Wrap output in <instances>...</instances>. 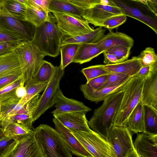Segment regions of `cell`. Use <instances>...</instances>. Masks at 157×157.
Listing matches in <instances>:
<instances>
[{
    "instance_id": "1",
    "label": "cell",
    "mask_w": 157,
    "mask_h": 157,
    "mask_svg": "<svg viewBox=\"0 0 157 157\" xmlns=\"http://www.w3.org/2000/svg\"><path fill=\"white\" fill-rule=\"evenodd\" d=\"M123 95L122 89L108 95L103 100L102 104L95 109L92 116L88 121L90 128L107 140Z\"/></svg>"
},
{
    "instance_id": "2",
    "label": "cell",
    "mask_w": 157,
    "mask_h": 157,
    "mask_svg": "<svg viewBox=\"0 0 157 157\" xmlns=\"http://www.w3.org/2000/svg\"><path fill=\"white\" fill-rule=\"evenodd\" d=\"M37 142L44 157H72V154L60 134L46 124L34 129Z\"/></svg>"
},
{
    "instance_id": "3",
    "label": "cell",
    "mask_w": 157,
    "mask_h": 157,
    "mask_svg": "<svg viewBox=\"0 0 157 157\" xmlns=\"http://www.w3.org/2000/svg\"><path fill=\"white\" fill-rule=\"evenodd\" d=\"M145 77L135 75L132 76L125 84L122 88L123 96L115 115L113 126H127L128 117L141 100Z\"/></svg>"
},
{
    "instance_id": "4",
    "label": "cell",
    "mask_w": 157,
    "mask_h": 157,
    "mask_svg": "<svg viewBox=\"0 0 157 157\" xmlns=\"http://www.w3.org/2000/svg\"><path fill=\"white\" fill-rule=\"evenodd\" d=\"M63 35L51 19L35 27L31 42L45 56L55 57L60 52Z\"/></svg>"
},
{
    "instance_id": "5",
    "label": "cell",
    "mask_w": 157,
    "mask_h": 157,
    "mask_svg": "<svg viewBox=\"0 0 157 157\" xmlns=\"http://www.w3.org/2000/svg\"><path fill=\"white\" fill-rule=\"evenodd\" d=\"M14 50L18 56L25 83L33 77L45 56L31 41H21Z\"/></svg>"
},
{
    "instance_id": "6",
    "label": "cell",
    "mask_w": 157,
    "mask_h": 157,
    "mask_svg": "<svg viewBox=\"0 0 157 157\" xmlns=\"http://www.w3.org/2000/svg\"><path fill=\"white\" fill-rule=\"evenodd\" d=\"M119 8L125 15L138 20L150 27L157 34V13L139 0H108Z\"/></svg>"
},
{
    "instance_id": "7",
    "label": "cell",
    "mask_w": 157,
    "mask_h": 157,
    "mask_svg": "<svg viewBox=\"0 0 157 157\" xmlns=\"http://www.w3.org/2000/svg\"><path fill=\"white\" fill-rule=\"evenodd\" d=\"M68 129L92 157H116L111 144L92 130L86 132Z\"/></svg>"
},
{
    "instance_id": "8",
    "label": "cell",
    "mask_w": 157,
    "mask_h": 157,
    "mask_svg": "<svg viewBox=\"0 0 157 157\" xmlns=\"http://www.w3.org/2000/svg\"><path fill=\"white\" fill-rule=\"evenodd\" d=\"M0 157H44L33 131L17 136L15 140L4 151Z\"/></svg>"
},
{
    "instance_id": "9",
    "label": "cell",
    "mask_w": 157,
    "mask_h": 157,
    "mask_svg": "<svg viewBox=\"0 0 157 157\" xmlns=\"http://www.w3.org/2000/svg\"><path fill=\"white\" fill-rule=\"evenodd\" d=\"M107 141L113 146L116 157H139L134 146L131 132L127 126H113Z\"/></svg>"
},
{
    "instance_id": "10",
    "label": "cell",
    "mask_w": 157,
    "mask_h": 157,
    "mask_svg": "<svg viewBox=\"0 0 157 157\" xmlns=\"http://www.w3.org/2000/svg\"><path fill=\"white\" fill-rule=\"evenodd\" d=\"M52 13L56 20L57 27L63 36L73 37L94 30L88 21L83 18L68 13Z\"/></svg>"
},
{
    "instance_id": "11",
    "label": "cell",
    "mask_w": 157,
    "mask_h": 157,
    "mask_svg": "<svg viewBox=\"0 0 157 157\" xmlns=\"http://www.w3.org/2000/svg\"><path fill=\"white\" fill-rule=\"evenodd\" d=\"M64 70L59 66L56 68L46 88L40 96L36 107L33 113L34 121L38 119L45 111L54 105L53 99L55 93L59 87V83L64 74Z\"/></svg>"
},
{
    "instance_id": "12",
    "label": "cell",
    "mask_w": 157,
    "mask_h": 157,
    "mask_svg": "<svg viewBox=\"0 0 157 157\" xmlns=\"http://www.w3.org/2000/svg\"><path fill=\"white\" fill-rule=\"evenodd\" d=\"M40 97L38 94L26 102L13 115L7 116L0 121L1 127L4 128L8 124L16 122L23 125L28 128L34 130L33 126L34 122L33 117Z\"/></svg>"
},
{
    "instance_id": "13",
    "label": "cell",
    "mask_w": 157,
    "mask_h": 157,
    "mask_svg": "<svg viewBox=\"0 0 157 157\" xmlns=\"http://www.w3.org/2000/svg\"><path fill=\"white\" fill-rule=\"evenodd\" d=\"M27 22L11 15L3 4L0 6V26L17 33L21 36L26 41H31L35 27L28 25Z\"/></svg>"
},
{
    "instance_id": "14",
    "label": "cell",
    "mask_w": 157,
    "mask_h": 157,
    "mask_svg": "<svg viewBox=\"0 0 157 157\" xmlns=\"http://www.w3.org/2000/svg\"><path fill=\"white\" fill-rule=\"evenodd\" d=\"M120 14L124 15L119 8L100 2L94 7L85 10L82 17L94 26L100 27L107 18Z\"/></svg>"
},
{
    "instance_id": "15",
    "label": "cell",
    "mask_w": 157,
    "mask_h": 157,
    "mask_svg": "<svg viewBox=\"0 0 157 157\" xmlns=\"http://www.w3.org/2000/svg\"><path fill=\"white\" fill-rule=\"evenodd\" d=\"M53 102L55 109L51 113L53 114L81 111L88 112L91 110L83 102L66 97L59 87L55 93Z\"/></svg>"
},
{
    "instance_id": "16",
    "label": "cell",
    "mask_w": 157,
    "mask_h": 157,
    "mask_svg": "<svg viewBox=\"0 0 157 157\" xmlns=\"http://www.w3.org/2000/svg\"><path fill=\"white\" fill-rule=\"evenodd\" d=\"M133 144L139 157H157V134H137Z\"/></svg>"
},
{
    "instance_id": "17",
    "label": "cell",
    "mask_w": 157,
    "mask_h": 157,
    "mask_svg": "<svg viewBox=\"0 0 157 157\" xmlns=\"http://www.w3.org/2000/svg\"><path fill=\"white\" fill-rule=\"evenodd\" d=\"M85 111L53 114L57 119L67 128L86 132H90L91 129L88 124Z\"/></svg>"
},
{
    "instance_id": "18",
    "label": "cell",
    "mask_w": 157,
    "mask_h": 157,
    "mask_svg": "<svg viewBox=\"0 0 157 157\" xmlns=\"http://www.w3.org/2000/svg\"><path fill=\"white\" fill-rule=\"evenodd\" d=\"M52 121L55 129L62 136L72 154L78 157H92L67 128L55 117Z\"/></svg>"
},
{
    "instance_id": "19",
    "label": "cell",
    "mask_w": 157,
    "mask_h": 157,
    "mask_svg": "<svg viewBox=\"0 0 157 157\" xmlns=\"http://www.w3.org/2000/svg\"><path fill=\"white\" fill-rule=\"evenodd\" d=\"M141 101L144 105L157 109V68L145 78Z\"/></svg>"
},
{
    "instance_id": "20",
    "label": "cell",
    "mask_w": 157,
    "mask_h": 157,
    "mask_svg": "<svg viewBox=\"0 0 157 157\" xmlns=\"http://www.w3.org/2000/svg\"><path fill=\"white\" fill-rule=\"evenodd\" d=\"M96 65L109 72L120 73L130 76L136 75L142 67L139 56L115 64Z\"/></svg>"
},
{
    "instance_id": "21",
    "label": "cell",
    "mask_w": 157,
    "mask_h": 157,
    "mask_svg": "<svg viewBox=\"0 0 157 157\" xmlns=\"http://www.w3.org/2000/svg\"><path fill=\"white\" fill-rule=\"evenodd\" d=\"M96 43L105 51L111 47L119 45L131 48L134 41L132 38L124 33L110 31Z\"/></svg>"
},
{
    "instance_id": "22",
    "label": "cell",
    "mask_w": 157,
    "mask_h": 157,
    "mask_svg": "<svg viewBox=\"0 0 157 157\" xmlns=\"http://www.w3.org/2000/svg\"><path fill=\"white\" fill-rule=\"evenodd\" d=\"M127 81L117 86L98 90L93 89L86 83L81 85L79 88L85 99L92 102H98L103 100L109 95L122 90Z\"/></svg>"
},
{
    "instance_id": "23",
    "label": "cell",
    "mask_w": 157,
    "mask_h": 157,
    "mask_svg": "<svg viewBox=\"0 0 157 157\" xmlns=\"http://www.w3.org/2000/svg\"><path fill=\"white\" fill-rule=\"evenodd\" d=\"M104 52L96 42L80 44L72 63L82 64L89 62Z\"/></svg>"
},
{
    "instance_id": "24",
    "label": "cell",
    "mask_w": 157,
    "mask_h": 157,
    "mask_svg": "<svg viewBox=\"0 0 157 157\" xmlns=\"http://www.w3.org/2000/svg\"><path fill=\"white\" fill-rule=\"evenodd\" d=\"M127 126L134 133L145 132L144 105L141 100L128 117Z\"/></svg>"
},
{
    "instance_id": "25",
    "label": "cell",
    "mask_w": 157,
    "mask_h": 157,
    "mask_svg": "<svg viewBox=\"0 0 157 157\" xmlns=\"http://www.w3.org/2000/svg\"><path fill=\"white\" fill-rule=\"evenodd\" d=\"M15 73H21L18 58L15 51L14 50L0 56V77Z\"/></svg>"
},
{
    "instance_id": "26",
    "label": "cell",
    "mask_w": 157,
    "mask_h": 157,
    "mask_svg": "<svg viewBox=\"0 0 157 157\" xmlns=\"http://www.w3.org/2000/svg\"><path fill=\"white\" fill-rule=\"evenodd\" d=\"M105 29L99 27L92 31L73 37H68L63 40L61 45L69 43L88 44L95 42L104 36Z\"/></svg>"
},
{
    "instance_id": "27",
    "label": "cell",
    "mask_w": 157,
    "mask_h": 157,
    "mask_svg": "<svg viewBox=\"0 0 157 157\" xmlns=\"http://www.w3.org/2000/svg\"><path fill=\"white\" fill-rule=\"evenodd\" d=\"M48 10L49 12L68 13L82 18L85 10L64 0H52Z\"/></svg>"
},
{
    "instance_id": "28",
    "label": "cell",
    "mask_w": 157,
    "mask_h": 157,
    "mask_svg": "<svg viewBox=\"0 0 157 157\" xmlns=\"http://www.w3.org/2000/svg\"><path fill=\"white\" fill-rule=\"evenodd\" d=\"M26 21L35 27L39 26L45 22L49 21L51 17L42 10L27 4L25 14Z\"/></svg>"
},
{
    "instance_id": "29",
    "label": "cell",
    "mask_w": 157,
    "mask_h": 157,
    "mask_svg": "<svg viewBox=\"0 0 157 157\" xmlns=\"http://www.w3.org/2000/svg\"><path fill=\"white\" fill-rule=\"evenodd\" d=\"M80 44L69 43L61 45L60 52L61 62L59 67L62 70L72 63V60L79 47Z\"/></svg>"
},
{
    "instance_id": "30",
    "label": "cell",
    "mask_w": 157,
    "mask_h": 157,
    "mask_svg": "<svg viewBox=\"0 0 157 157\" xmlns=\"http://www.w3.org/2000/svg\"><path fill=\"white\" fill-rule=\"evenodd\" d=\"M56 66L43 59L37 71L33 76L36 80L41 82H48L52 76Z\"/></svg>"
},
{
    "instance_id": "31",
    "label": "cell",
    "mask_w": 157,
    "mask_h": 157,
    "mask_svg": "<svg viewBox=\"0 0 157 157\" xmlns=\"http://www.w3.org/2000/svg\"><path fill=\"white\" fill-rule=\"evenodd\" d=\"M144 105L145 132L150 134H157V109Z\"/></svg>"
},
{
    "instance_id": "32",
    "label": "cell",
    "mask_w": 157,
    "mask_h": 157,
    "mask_svg": "<svg viewBox=\"0 0 157 157\" xmlns=\"http://www.w3.org/2000/svg\"><path fill=\"white\" fill-rule=\"evenodd\" d=\"M2 4L11 15L20 20L26 21L25 14L27 6L15 0H4Z\"/></svg>"
},
{
    "instance_id": "33",
    "label": "cell",
    "mask_w": 157,
    "mask_h": 157,
    "mask_svg": "<svg viewBox=\"0 0 157 157\" xmlns=\"http://www.w3.org/2000/svg\"><path fill=\"white\" fill-rule=\"evenodd\" d=\"M48 82H38L32 78L25 83L26 91V95L23 98L28 101L36 95L44 90L46 87Z\"/></svg>"
},
{
    "instance_id": "34",
    "label": "cell",
    "mask_w": 157,
    "mask_h": 157,
    "mask_svg": "<svg viewBox=\"0 0 157 157\" xmlns=\"http://www.w3.org/2000/svg\"><path fill=\"white\" fill-rule=\"evenodd\" d=\"M23 84H25V83L23 82L22 76L0 89V103L12 98L17 97L16 94V89Z\"/></svg>"
},
{
    "instance_id": "35",
    "label": "cell",
    "mask_w": 157,
    "mask_h": 157,
    "mask_svg": "<svg viewBox=\"0 0 157 157\" xmlns=\"http://www.w3.org/2000/svg\"><path fill=\"white\" fill-rule=\"evenodd\" d=\"M139 57L142 66L157 67V55L154 48L148 47L142 51Z\"/></svg>"
},
{
    "instance_id": "36",
    "label": "cell",
    "mask_w": 157,
    "mask_h": 157,
    "mask_svg": "<svg viewBox=\"0 0 157 157\" xmlns=\"http://www.w3.org/2000/svg\"><path fill=\"white\" fill-rule=\"evenodd\" d=\"M3 128L4 133L9 136H15L29 133L33 131L25 126L16 122L8 124Z\"/></svg>"
},
{
    "instance_id": "37",
    "label": "cell",
    "mask_w": 157,
    "mask_h": 157,
    "mask_svg": "<svg viewBox=\"0 0 157 157\" xmlns=\"http://www.w3.org/2000/svg\"><path fill=\"white\" fill-rule=\"evenodd\" d=\"M131 77L120 73L110 72L108 74L106 81L99 90L119 85L128 80Z\"/></svg>"
},
{
    "instance_id": "38",
    "label": "cell",
    "mask_w": 157,
    "mask_h": 157,
    "mask_svg": "<svg viewBox=\"0 0 157 157\" xmlns=\"http://www.w3.org/2000/svg\"><path fill=\"white\" fill-rule=\"evenodd\" d=\"M127 16L124 14H120L109 17L105 20L100 27H104L109 31L115 28H118L126 21Z\"/></svg>"
},
{
    "instance_id": "39",
    "label": "cell",
    "mask_w": 157,
    "mask_h": 157,
    "mask_svg": "<svg viewBox=\"0 0 157 157\" xmlns=\"http://www.w3.org/2000/svg\"><path fill=\"white\" fill-rule=\"evenodd\" d=\"M131 49L123 46L119 45L111 47L105 52L114 55L118 62L120 63L128 59Z\"/></svg>"
},
{
    "instance_id": "40",
    "label": "cell",
    "mask_w": 157,
    "mask_h": 157,
    "mask_svg": "<svg viewBox=\"0 0 157 157\" xmlns=\"http://www.w3.org/2000/svg\"><path fill=\"white\" fill-rule=\"evenodd\" d=\"M26 41L17 33L0 26V42Z\"/></svg>"
},
{
    "instance_id": "41",
    "label": "cell",
    "mask_w": 157,
    "mask_h": 157,
    "mask_svg": "<svg viewBox=\"0 0 157 157\" xmlns=\"http://www.w3.org/2000/svg\"><path fill=\"white\" fill-rule=\"evenodd\" d=\"M81 72L85 76L87 82L98 76L108 74L110 72L96 65L83 68Z\"/></svg>"
},
{
    "instance_id": "42",
    "label": "cell",
    "mask_w": 157,
    "mask_h": 157,
    "mask_svg": "<svg viewBox=\"0 0 157 157\" xmlns=\"http://www.w3.org/2000/svg\"><path fill=\"white\" fill-rule=\"evenodd\" d=\"M84 10L91 8L101 0H64Z\"/></svg>"
},
{
    "instance_id": "43",
    "label": "cell",
    "mask_w": 157,
    "mask_h": 157,
    "mask_svg": "<svg viewBox=\"0 0 157 157\" xmlns=\"http://www.w3.org/2000/svg\"><path fill=\"white\" fill-rule=\"evenodd\" d=\"M17 136H9L3 133V128H0V157L6 149L16 139Z\"/></svg>"
},
{
    "instance_id": "44",
    "label": "cell",
    "mask_w": 157,
    "mask_h": 157,
    "mask_svg": "<svg viewBox=\"0 0 157 157\" xmlns=\"http://www.w3.org/2000/svg\"><path fill=\"white\" fill-rule=\"evenodd\" d=\"M52 0H26V4L43 10L48 15H49L48 8Z\"/></svg>"
},
{
    "instance_id": "45",
    "label": "cell",
    "mask_w": 157,
    "mask_h": 157,
    "mask_svg": "<svg viewBox=\"0 0 157 157\" xmlns=\"http://www.w3.org/2000/svg\"><path fill=\"white\" fill-rule=\"evenodd\" d=\"M21 41L0 42V56L14 51Z\"/></svg>"
},
{
    "instance_id": "46",
    "label": "cell",
    "mask_w": 157,
    "mask_h": 157,
    "mask_svg": "<svg viewBox=\"0 0 157 157\" xmlns=\"http://www.w3.org/2000/svg\"><path fill=\"white\" fill-rule=\"evenodd\" d=\"M21 73H15L0 77V89L22 76Z\"/></svg>"
},
{
    "instance_id": "47",
    "label": "cell",
    "mask_w": 157,
    "mask_h": 157,
    "mask_svg": "<svg viewBox=\"0 0 157 157\" xmlns=\"http://www.w3.org/2000/svg\"><path fill=\"white\" fill-rule=\"evenodd\" d=\"M108 74L102 75L94 78L86 82V83L94 90H99L105 82Z\"/></svg>"
},
{
    "instance_id": "48",
    "label": "cell",
    "mask_w": 157,
    "mask_h": 157,
    "mask_svg": "<svg viewBox=\"0 0 157 157\" xmlns=\"http://www.w3.org/2000/svg\"><path fill=\"white\" fill-rule=\"evenodd\" d=\"M156 68H157V67H153L149 66H142L136 75L139 77H146Z\"/></svg>"
},
{
    "instance_id": "49",
    "label": "cell",
    "mask_w": 157,
    "mask_h": 157,
    "mask_svg": "<svg viewBox=\"0 0 157 157\" xmlns=\"http://www.w3.org/2000/svg\"><path fill=\"white\" fill-rule=\"evenodd\" d=\"M103 53L104 56L103 62L105 64H111L119 63L116 57L113 54L105 52Z\"/></svg>"
},
{
    "instance_id": "50",
    "label": "cell",
    "mask_w": 157,
    "mask_h": 157,
    "mask_svg": "<svg viewBox=\"0 0 157 157\" xmlns=\"http://www.w3.org/2000/svg\"><path fill=\"white\" fill-rule=\"evenodd\" d=\"M16 94L17 97L20 99H21L26 96V91L24 84L21 85L17 88Z\"/></svg>"
},
{
    "instance_id": "51",
    "label": "cell",
    "mask_w": 157,
    "mask_h": 157,
    "mask_svg": "<svg viewBox=\"0 0 157 157\" xmlns=\"http://www.w3.org/2000/svg\"><path fill=\"white\" fill-rule=\"evenodd\" d=\"M150 8L157 13V0H148Z\"/></svg>"
},
{
    "instance_id": "52",
    "label": "cell",
    "mask_w": 157,
    "mask_h": 157,
    "mask_svg": "<svg viewBox=\"0 0 157 157\" xmlns=\"http://www.w3.org/2000/svg\"><path fill=\"white\" fill-rule=\"evenodd\" d=\"M27 6L26 0H15Z\"/></svg>"
},
{
    "instance_id": "53",
    "label": "cell",
    "mask_w": 157,
    "mask_h": 157,
    "mask_svg": "<svg viewBox=\"0 0 157 157\" xmlns=\"http://www.w3.org/2000/svg\"><path fill=\"white\" fill-rule=\"evenodd\" d=\"M4 1V0H0V6L2 4Z\"/></svg>"
},
{
    "instance_id": "54",
    "label": "cell",
    "mask_w": 157,
    "mask_h": 157,
    "mask_svg": "<svg viewBox=\"0 0 157 157\" xmlns=\"http://www.w3.org/2000/svg\"><path fill=\"white\" fill-rule=\"evenodd\" d=\"M1 127V124H0V128Z\"/></svg>"
}]
</instances>
